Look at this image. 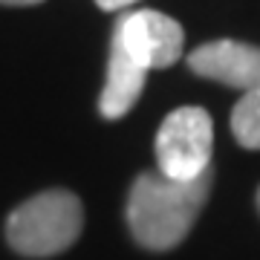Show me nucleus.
I'll list each match as a JSON object with an SVG mask.
<instances>
[{"mask_svg":"<svg viewBox=\"0 0 260 260\" xmlns=\"http://www.w3.org/2000/svg\"><path fill=\"white\" fill-rule=\"evenodd\" d=\"M214 168L197 179H171L165 174H139L127 197V225L142 249L168 251L194 229L208 203Z\"/></svg>","mask_w":260,"mask_h":260,"instance_id":"obj_1","label":"nucleus"},{"mask_svg":"<svg viewBox=\"0 0 260 260\" xmlns=\"http://www.w3.org/2000/svg\"><path fill=\"white\" fill-rule=\"evenodd\" d=\"M84 229L81 200L73 191L52 188L29 197L6 220V240L18 254L52 257L78 240Z\"/></svg>","mask_w":260,"mask_h":260,"instance_id":"obj_2","label":"nucleus"},{"mask_svg":"<svg viewBox=\"0 0 260 260\" xmlns=\"http://www.w3.org/2000/svg\"><path fill=\"white\" fill-rule=\"evenodd\" d=\"M214 121L205 107H177L168 113L156 133L159 174L171 179H197L211 168Z\"/></svg>","mask_w":260,"mask_h":260,"instance_id":"obj_3","label":"nucleus"},{"mask_svg":"<svg viewBox=\"0 0 260 260\" xmlns=\"http://www.w3.org/2000/svg\"><path fill=\"white\" fill-rule=\"evenodd\" d=\"M113 38L130 52L133 61H139L145 70H165L182 55L185 32L174 18H168L156 9L127 12L116 20Z\"/></svg>","mask_w":260,"mask_h":260,"instance_id":"obj_4","label":"nucleus"},{"mask_svg":"<svg viewBox=\"0 0 260 260\" xmlns=\"http://www.w3.org/2000/svg\"><path fill=\"white\" fill-rule=\"evenodd\" d=\"M188 67L203 78L234 90H260V47L240 41H211L188 55Z\"/></svg>","mask_w":260,"mask_h":260,"instance_id":"obj_5","label":"nucleus"},{"mask_svg":"<svg viewBox=\"0 0 260 260\" xmlns=\"http://www.w3.org/2000/svg\"><path fill=\"white\" fill-rule=\"evenodd\" d=\"M148 73L139 61H133L130 52L121 47L119 41H110V64H107V81H104L102 99H99V113L104 119H121L133 110L139 102Z\"/></svg>","mask_w":260,"mask_h":260,"instance_id":"obj_6","label":"nucleus"},{"mask_svg":"<svg viewBox=\"0 0 260 260\" xmlns=\"http://www.w3.org/2000/svg\"><path fill=\"white\" fill-rule=\"evenodd\" d=\"M232 133L243 148L260 150V90L243 93L232 110Z\"/></svg>","mask_w":260,"mask_h":260,"instance_id":"obj_7","label":"nucleus"},{"mask_svg":"<svg viewBox=\"0 0 260 260\" xmlns=\"http://www.w3.org/2000/svg\"><path fill=\"white\" fill-rule=\"evenodd\" d=\"M133 3H139V0H95V6L104 12H119V9H127Z\"/></svg>","mask_w":260,"mask_h":260,"instance_id":"obj_8","label":"nucleus"},{"mask_svg":"<svg viewBox=\"0 0 260 260\" xmlns=\"http://www.w3.org/2000/svg\"><path fill=\"white\" fill-rule=\"evenodd\" d=\"M3 6H35V3H41V0H0Z\"/></svg>","mask_w":260,"mask_h":260,"instance_id":"obj_9","label":"nucleus"},{"mask_svg":"<svg viewBox=\"0 0 260 260\" xmlns=\"http://www.w3.org/2000/svg\"><path fill=\"white\" fill-rule=\"evenodd\" d=\"M257 208H260V188H257Z\"/></svg>","mask_w":260,"mask_h":260,"instance_id":"obj_10","label":"nucleus"}]
</instances>
